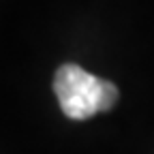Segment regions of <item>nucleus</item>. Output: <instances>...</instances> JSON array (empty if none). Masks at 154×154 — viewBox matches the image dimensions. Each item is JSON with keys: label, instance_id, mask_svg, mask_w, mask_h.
I'll use <instances>...</instances> for the list:
<instances>
[{"label": "nucleus", "instance_id": "nucleus-1", "mask_svg": "<svg viewBox=\"0 0 154 154\" xmlns=\"http://www.w3.org/2000/svg\"><path fill=\"white\" fill-rule=\"evenodd\" d=\"M54 92L60 109L71 120H88L118 103V88L111 82L90 75L77 64H62L56 71Z\"/></svg>", "mask_w": 154, "mask_h": 154}]
</instances>
